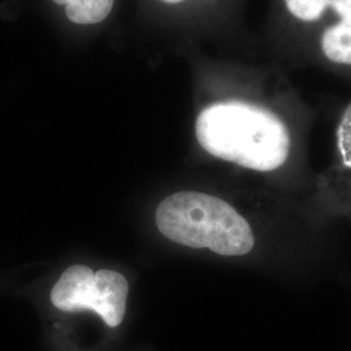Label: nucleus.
Segmentation results:
<instances>
[{
    "mask_svg": "<svg viewBox=\"0 0 351 351\" xmlns=\"http://www.w3.org/2000/svg\"><path fill=\"white\" fill-rule=\"evenodd\" d=\"M202 147L213 156L254 171H274L288 160V129L275 113L242 101L204 108L195 123Z\"/></svg>",
    "mask_w": 351,
    "mask_h": 351,
    "instance_id": "obj_1",
    "label": "nucleus"
},
{
    "mask_svg": "<svg viewBox=\"0 0 351 351\" xmlns=\"http://www.w3.org/2000/svg\"><path fill=\"white\" fill-rule=\"evenodd\" d=\"M160 233L193 249H210L239 256L254 247L249 223L229 203L208 194L180 191L165 198L156 210Z\"/></svg>",
    "mask_w": 351,
    "mask_h": 351,
    "instance_id": "obj_2",
    "label": "nucleus"
},
{
    "mask_svg": "<svg viewBox=\"0 0 351 351\" xmlns=\"http://www.w3.org/2000/svg\"><path fill=\"white\" fill-rule=\"evenodd\" d=\"M129 285L116 271L94 272L75 264L65 269L51 291L52 304L66 313L90 310L111 328L120 326L126 311Z\"/></svg>",
    "mask_w": 351,
    "mask_h": 351,
    "instance_id": "obj_3",
    "label": "nucleus"
},
{
    "mask_svg": "<svg viewBox=\"0 0 351 351\" xmlns=\"http://www.w3.org/2000/svg\"><path fill=\"white\" fill-rule=\"evenodd\" d=\"M320 43L328 60L351 65V19H342L329 26L323 33Z\"/></svg>",
    "mask_w": 351,
    "mask_h": 351,
    "instance_id": "obj_4",
    "label": "nucleus"
},
{
    "mask_svg": "<svg viewBox=\"0 0 351 351\" xmlns=\"http://www.w3.org/2000/svg\"><path fill=\"white\" fill-rule=\"evenodd\" d=\"M114 0H72L65 5L66 17L78 25H94L106 20Z\"/></svg>",
    "mask_w": 351,
    "mask_h": 351,
    "instance_id": "obj_5",
    "label": "nucleus"
},
{
    "mask_svg": "<svg viewBox=\"0 0 351 351\" xmlns=\"http://www.w3.org/2000/svg\"><path fill=\"white\" fill-rule=\"evenodd\" d=\"M289 13L303 23L320 20L330 7V0H285Z\"/></svg>",
    "mask_w": 351,
    "mask_h": 351,
    "instance_id": "obj_6",
    "label": "nucleus"
},
{
    "mask_svg": "<svg viewBox=\"0 0 351 351\" xmlns=\"http://www.w3.org/2000/svg\"><path fill=\"white\" fill-rule=\"evenodd\" d=\"M330 8L339 19H351V0H330Z\"/></svg>",
    "mask_w": 351,
    "mask_h": 351,
    "instance_id": "obj_7",
    "label": "nucleus"
},
{
    "mask_svg": "<svg viewBox=\"0 0 351 351\" xmlns=\"http://www.w3.org/2000/svg\"><path fill=\"white\" fill-rule=\"evenodd\" d=\"M53 3H56V4H59V5H66L68 3H71L72 0H52Z\"/></svg>",
    "mask_w": 351,
    "mask_h": 351,
    "instance_id": "obj_8",
    "label": "nucleus"
},
{
    "mask_svg": "<svg viewBox=\"0 0 351 351\" xmlns=\"http://www.w3.org/2000/svg\"><path fill=\"white\" fill-rule=\"evenodd\" d=\"M164 3H168V4H178V3H182L185 0H162Z\"/></svg>",
    "mask_w": 351,
    "mask_h": 351,
    "instance_id": "obj_9",
    "label": "nucleus"
}]
</instances>
